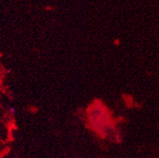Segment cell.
<instances>
[{
    "mask_svg": "<svg viewBox=\"0 0 159 158\" xmlns=\"http://www.w3.org/2000/svg\"><path fill=\"white\" fill-rule=\"evenodd\" d=\"M10 111H11V114H14V109L13 108H10Z\"/></svg>",
    "mask_w": 159,
    "mask_h": 158,
    "instance_id": "cell-1",
    "label": "cell"
}]
</instances>
